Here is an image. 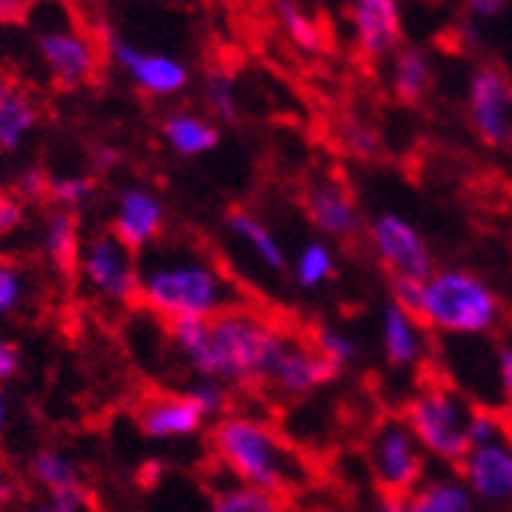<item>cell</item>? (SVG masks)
Instances as JSON below:
<instances>
[{
	"mask_svg": "<svg viewBox=\"0 0 512 512\" xmlns=\"http://www.w3.org/2000/svg\"><path fill=\"white\" fill-rule=\"evenodd\" d=\"M169 338L200 378L243 390L267 384L289 341L270 316L246 304L227 307L209 319H172Z\"/></svg>",
	"mask_w": 512,
	"mask_h": 512,
	"instance_id": "6da1fadb",
	"label": "cell"
},
{
	"mask_svg": "<svg viewBox=\"0 0 512 512\" xmlns=\"http://www.w3.org/2000/svg\"><path fill=\"white\" fill-rule=\"evenodd\" d=\"M138 304L163 319H209L243 304L221 264L194 243H154L138 258Z\"/></svg>",
	"mask_w": 512,
	"mask_h": 512,
	"instance_id": "7a4b0ae2",
	"label": "cell"
},
{
	"mask_svg": "<svg viewBox=\"0 0 512 512\" xmlns=\"http://www.w3.org/2000/svg\"><path fill=\"white\" fill-rule=\"evenodd\" d=\"M209 445L221 467L240 485L289 494L301 482V463L289 442L267 421L252 414H224L209 433Z\"/></svg>",
	"mask_w": 512,
	"mask_h": 512,
	"instance_id": "3957f363",
	"label": "cell"
},
{
	"mask_svg": "<svg viewBox=\"0 0 512 512\" xmlns=\"http://www.w3.org/2000/svg\"><path fill=\"white\" fill-rule=\"evenodd\" d=\"M503 298L488 279L467 267H436L424 279L417 319L427 332L448 338H485L503 322Z\"/></svg>",
	"mask_w": 512,
	"mask_h": 512,
	"instance_id": "277c9868",
	"label": "cell"
},
{
	"mask_svg": "<svg viewBox=\"0 0 512 512\" xmlns=\"http://www.w3.org/2000/svg\"><path fill=\"white\" fill-rule=\"evenodd\" d=\"M25 22L34 34L37 59L56 86L80 89L99 77V40L74 19L65 0H37Z\"/></svg>",
	"mask_w": 512,
	"mask_h": 512,
	"instance_id": "5b68a950",
	"label": "cell"
},
{
	"mask_svg": "<svg viewBox=\"0 0 512 512\" xmlns=\"http://www.w3.org/2000/svg\"><path fill=\"white\" fill-rule=\"evenodd\" d=\"M476 405L457 387L433 381L402 405V424L417 439L427 457L457 467L470 451V421Z\"/></svg>",
	"mask_w": 512,
	"mask_h": 512,
	"instance_id": "8992f818",
	"label": "cell"
},
{
	"mask_svg": "<svg viewBox=\"0 0 512 512\" xmlns=\"http://www.w3.org/2000/svg\"><path fill=\"white\" fill-rule=\"evenodd\" d=\"M368 467L384 494L408 497L427 479V454L408 433L402 417H387V421L371 433Z\"/></svg>",
	"mask_w": 512,
	"mask_h": 512,
	"instance_id": "52a82bcc",
	"label": "cell"
},
{
	"mask_svg": "<svg viewBox=\"0 0 512 512\" xmlns=\"http://www.w3.org/2000/svg\"><path fill=\"white\" fill-rule=\"evenodd\" d=\"M365 240L375 261L393 276L405 279H430L436 270V255L427 237L408 218L396 212H381L365 224Z\"/></svg>",
	"mask_w": 512,
	"mask_h": 512,
	"instance_id": "ba28073f",
	"label": "cell"
},
{
	"mask_svg": "<svg viewBox=\"0 0 512 512\" xmlns=\"http://www.w3.org/2000/svg\"><path fill=\"white\" fill-rule=\"evenodd\" d=\"M77 270L102 301L117 307L138 301V252L129 249L114 230L83 243Z\"/></svg>",
	"mask_w": 512,
	"mask_h": 512,
	"instance_id": "9c48e42d",
	"label": "cell"
},
{
	"mask_svg": "<svg viewBox=\"0 0 512 512\" xmlns=\"http://www.w3.org/2000/svg\"><path fill=\"white\" fill-rule=\"evenodd\" d=\"M470 126L485 148H512V80L494 65L470 77Z\"/></svg>",
	"mask_w": 512,
	"mask_h": 512,
	"instance_id": "30bf717a",
	"label": "cell"
},
{
	"mask_svg": "<svg viewBox=\"0 0 512 512\" xmlns=\"http://www.w3.org/2000/svg\"><path fill=\"white\" fill-rule=\"evenodd\" d=\"M108 56L138 92H145V96H154V99L178 96L191 80V71L181 59L166 56V53H151L145 46H138L120 34L108 37Z\"/></svg>",
	"mask_w": 512,
	"mask_h": 512,
	"instance_id": "8fae6325",
	"label": "cell"
},
{
	"mask_svg": "<svg viewBox=\"0 0 512 512\" xmlns=\"http://www.w3.org/2000/svg\"><path fill=\"white\" fill-rule=\"evenodd\" d=\"M307 221L319 230L322 237L353 243L365 237V215L353 197V191L341 178H316L307 184L301 197Z\"/></svg>",
	"mask_w": 512,
	"mask_h": 512,
	"instance_id": "7c38bea8",
	"label": "cell"
},
{
	"mask_svg": "<svg viewBox=\"0 0 512 512\" xmlns=\"http://www.w3.org/2000/svg\"><path fill=\"white\" fill-rule=\"evenodd\" d=\"M457 476L482 503H512V439L503 433L497 439L470 445V451L457 463Z\"/></svg>",
	"mask_w": 512,
	"mask_h": 512,
	"instance_id": "4fadbf2b",
	"label": "cell"
},
{
	"mask_svg": "<svg viewBox=\"0 0 512 512\" xmlns=\"http://www.w3.org/2000/svg\"><path fill=\"white\" fill-rule=\"evenodd\" d=\"M341 375V368L335 362L325 359L313 341H286L283 353H279L267 387H273V393L286 396V399H301L316 393L319 387L332 384Z\"/></svg>",
	"mask_w": 512,
	"mask_h": 512,
	"instance_id": "5bb4252c",
	"label": "cell"
},
{
	"mask_svg": "<svg viewBox=\"0 0 512 512\" xmlns=\"http://www.w3.org/2000/svg\"><path fill=\"white\" fill-rule=\"evenodd\" d=\"M166 224V209L163 200L145 188V184H129L117 194V206H114V234L135 252H142L148 246L157 243V237L163 234Z\"/></svg>",
	"mask_w": 512,
	"mask_h": 512,
	"instance_id": "9a60e30c",
	"label": "cell"
},
{
	"mask_svg": "<svg viewBox=\"0 0 512 512\" xmlns=\"http://www.w3.org/2000/svg\"><path fill=\"white\" fill-rule=\"evenodd\" d=\"M350 25L359 53L371 62L393 56L402 43L399 0H359L350 7Z\"/></svg>",
	"mask_w": 512,
	"mask_h": 512,
	"instance_id": "2e32d148",
	"label": "cell"
},
{
	"mask_svg": "<svg viewBox=\"0 0 512 512\" xmlns=\"http://www.w3.org/2000/svg\"><path fill=\"white\" fill-rule=\"evenodd\" d=\"M135 421L151 439H184L197 436L206 417L188 393H151L138 402Z\"/></svg>",
	"mask_w": 512,
	"mask_h": 512,
	"instance_id": "e0dca14e",
	"label": "cell"
},
{
	"mask_svg": "<svg viewBox=\"0 0 512 512\" xmlns=\"http://www.w3.org/2000/svg\"><path fill=\"white\" fill-rule=\"evenodd\" d=\"M381 353L390 368H414L427 353V329L421 319L387 301L381 310Z\"/></svg>",
	"mask_w": 512,
	"mask_h": 512,
	"instance_id": "ac0fdd59",
	"label": "cell"
},
{
	"mask_svg": "<svg viewBox=\"0 0 512 512\" xmlns=\"http://www.w3.org/2000/svg\"><path fill=\"white\" fill-rule=\"evenodd\" d=\"M40 108L31 99V92L19 86L13 77L0 74V151L16 154L25 138L37 129Z\"/></svg>",
	"mask_w": 512,
	"mask_h": 512,
	"instance_id": "d6986e66",
	"label": "cell"
},
{
	"mask_svg": "<svg viewBox=\"0 0 512 512\" xmlns=\"http://www.w3.org/2000/svg\"><path fill=\"white\" fill-rule=\"evenodd\" d=\"M160 132H163L166 148L175 151L178 157H203L218 148V126L191 111L169 114Z\"/></svg>",
	"mask_w": 512,
	"mask_h": 512,
	"instance_id": "ffe728a7",
	"label": "cell"
},
{
	"mask_svg": "<svg viewBox=\"0 0 512 512\" xmlns=\"http://www.w3.org/2000/svg\"><path fill=\"white\" fill-rule=\"evenodd\" d=\"M40 249L59 273L77 270L80 261V224L71 209H53L50 218L43 221V234H40Z\"/></svg>",
	"mask_w": 512,
	"mask_h": 512,
	"instance_id": "44dd1931",
	"label": "cell"
},
{
	"mask_svg": "<svg viewBox=\"0 0 512 512\" xmlns=\"http://www.w3.org/2000/svg\"><path fill=\"white\" fill-rule=\"evenodd\" d=\"M227 230L234 234L267 270H273V273H283L286 267H289V258H286V249H283V243L276 240V234L273 230L258 218V215H252V212H246V209H234L227 215Z\"/></svg>",
	"mask_w": 512,
	"mask_h": 512,
	"instance_id": "7402d4cb",
	"label": "cell"
},
{
	"mask_svg": "<svg viewBox=\"0 0 512 512\" xmlns=\"http://www.w3.org/2000/svg\"><path fill=\"white\" fill-rule=\"evenodd\" d=\"M408 512H476V497L460 476H436L408 494Z\"/></svg>",
	"mask_w": 512,
	"mask_h": 512,
	"instance_id": "603a6c76",
	"label": "cell"
},
{
	"mask_svg": "<svg viewBox=\"0 0 512 512\" xmlns=\"http://www.w3.org/2000/svg\"><path fill=\"white\" fill-rule=\"evenodd\" d=\"M433 80V68L427 62V56L414 46H399L393 56V89L399 102L405 105H417L430 89Z\"/></svg>",
	"mask_w": 512,
	"mask_h": 512,
	"instance_id": "cb8c5ba5",
	"label": "cell"
},
{
	"mask_svg": "<svg viewBox=\"0 0 512 512\" xmlns=\"http://www.w3.org/2000/svg\"><path fill=\"white\" fill-rule=\"evenodd\" d=\"M276 19L279 28L286 31V37L304 53H319L325 40H322V25L316 16H310L298 0H276Z\"/></svg>",
	"mask_w": 512,
	"mask_h": 512,
	"instance_id": "d4e9b609",
	"label": "cell"
},
{
	"mask_svg": "<svg viewBox=\"0 0 512 512\" xmlns=\"http://www.w3.org/2000/svg\"><path fill=\"white\" fill-rule=\"evenodd\" d=\"M31 479L46 491H62V488H80L77 463L59 451V448H40L31 457Z\"/></svg>",
	"mask_w": 512,
	"mask_h": 512,
	"instance_id": "484cf974",
	"label": "cell"
},
{
	"mask_svg": "<svg viewBox=\"0 0 512 512\" xmlns=\"http://www.w3.org/2000/svg\"><path fill=\"white\" fill-rule=\"evenodd\" d=\"M338 273V258L335 249L322 240H310L301 246L298 258H295V279L301 289H319Z\"/></svg>",
	"mask_w": 512,
	"mask_h": 512,
	"instance_id": "4316f807",
	"label": "cell"
},
{
	"mask_svg": "<svg viewBox=\"0 0 512 512\" xmlns=\"http://www.w3.org/2000/svg\"><path fill=\"white\" fill-rule=\"evenodd\" d=\"M209 512H286L283 497H276L270 491H258L249 485H230L221 494H215Z\"/></svg>",
	"mask_w": 512,
	"mask_h": 512,
	"instance_id": "83f0119b",
	"label": "cell"
},
{
	"mask_svg": "<svg viewBox=\"0 0 512 512\" xmlns=\"http://www.w3.org/2000/svg\"><path fill=\"white\" fill-rule=\"evenodd\" d=\"M203 96H206V105L209 111L215 114V120L227 123V126H237L240 123V99H237V83L227 71L215 68L206 74V83H203Z\"/></svg>",
	"mask_w": 512,
	"mask_h": 512,
	"instance_id": "f1b7e54d",
	"label": "cell"
},
{
	"mask_svg": "<svg viewBox=\"0 0 512 512\" xmlns=\"http://www.w3.org/2000/svg\"><path fill=\"white\" fill-rule=\"evenodd\" d=\"M92 194H96V181L89 175H46V197L56 203V209H77Z\"/></svg>",
	"mask_w": 512,
	"mask_h": 512,
	"instance_id": "f546056e",
	"label": "cell"
},
{
	"mask_svg": "<svg viewBox=\"0 0 512 512\" xmlns=\"http://www.w3.org/2000/svg\"><path fill=\"white\" fill-rule=\"evenodd\" d=\"M310 341H313V347H316L325 359L335 362L341 371L359 359V344H356V338L347 335L344 329H332V325H322V329L313 332Z\"/></svg>",
	"mask_w": 512,
	"mask_h": 512,
	"instance_id": "4dcf8cb0",
	"label": "cell"
},
{
	"mask_svg": "<svg viewBox=\"0 0 512 512\" xmlns=\"http://www.w3.org/2000/svg\"><path fill=\"white\" fill-rule=\"evenodd\" d=\"M341 148L350 157H356V160H378L381 151H384V142H381V135L371 129L368 123L347 120L341 126Z\"/></svg>",
	"mask_w": 512,
	"mask_h": 512,
	"instance_id": "1f68e13d",
	"label": "cell"
},
{
	"mask_svg": "<svg viewBox=\"0 0 512 512\" xmlns=\"http://www.w3.org/2000/svg\"><path fill=\"white\" fill-rule=\"evenodd\" d=\"M25 298V276L13 261H0V319L19 310Z\"/></svg>",
	"mask_w": 512,
	"mask_h": 512,
	"instance_id": "d6a6232c",
	"label": "cell"
},
{
	"mask_svg": "<svg viewBox=\"0 0 512 512\" xmlns=\"http://www.w3.org/2000/svg\"><path fill=\"white\" fill-rule=\"evenodd\" d=\"M188 396L197 402V408L203 411V417L209 421V417H224L227 414V402H230V396H227V387L224 384H218V381H197L191 390H188Z\"/></svg>",
	"mask_w": 512,
	"mask_h": 512,
	"instance_id": "836d02e7",
	"label": "cell"
},
{
	"mask_svg": "<svg viewBox=\"0 0 512 512\" xmlns=\"http://www.w3.org/2000/svg\"><path fill=\"white\" fill-rule=\"evenodd\" d=\"M89 497L80 488H62V491H46V500L37 506V512H86Z\"/></svg>",
	"mask_w": 512,
	"mask_h": 512,
	"instance_id": "e575fe53",
	"label": "cell"
},
{
	"mask_svg": "<svg viewBox=\"0 0 512 512\" xmlns=\"http://www.w3.org/2000/svg\"><path fill=\"white\" fill-rule=\"evenodd\" d=\"M421 292H424L421 279H405V276H393L390 279V301L399 304L414 319H417V307H421Z\"/></svg>",
	"mask_w": 512,
	"mask_h": 512,
	"instance_id": "d590c367",
	"label": "cell"
},
{
	"mask_svg": "<svg viewBox=\"0 0 512 512\" xmlns=\"http://www.w3.org/2000/svg\"><path fill=\"white\" fill-rule=\"evenodd\" d=\"M25 218V200H19L16 194L0 191V240L10 237L13 230L22 224Z\"/></svg>",
	"mask_w": 512,
	"mask_h": 512,
	"instance_id": "8d00e7d4",
	"label": "cell"
},
{
	"mask_svg": "<svg viewBox=\"0 0 512 512\" xmlns=\"http://www.w3.org/2000/svg\"><path fill=\"white\" fill-rule=\"evenodd\" d=\"M19 200H43L46 197V175L37 172V169H28L22 178H19V191H16Z\"/></svg>",
	"mask_w": 512,
	"mask_h": 512,
	"instance_id": "74e56055",
	"label": "cell"
},
{
	"mask_svg": "<svg viewBox=\"0 0 512 512\" xmlns=\"http://www.w3.org/2000/svg\"><path fill=\"white\" fill-rule=\"evenodd\" d=\"M509 0H463V7L473 19H494L506 10Z\"/></svg>",
	"mask_w": 512,
	"mask_h": 512,
	"instance_id": "f35d334b",
	"label": "cell"
},
{
	"mask_svg": "<svg viewBox=\"0 0 512 512\" xmlns=\"http://www.w3.org/2000/svg\"><path fill=\"white\" fill-rule=\"evenodd\" d=\"M37 0H0V25H10L25 19L34 10Z\"/></svg>",
	"mask_w": 512,
	"mask_h": 512,
	"instance_id": "ab89813d",
	"label": "cell"
},
{
	"mask_svg": "<svg viewBox=\"0 0 512 512\" xmlns=\"http://www.w3.org/2000/svg\"><path fill=\"white\" fill-rule=\"evenodd\" d=\"M497 381L503 387V393L512 396V341L500 347L497 353Z\"/></svg>",
	"mask_w": 512,
	"mask_h": 512,
	"instance_id": "60d3db41",
	"label": "cell"
},
{
	"mask_svg": "<svg viewBox=\"0 0 512 512\" xmlns=\"http://www.w3.org/2000/svg\"><path fill=\"white\" fill-rule=\"evenodd\" d=\"M19 371V350L10 341H0V384L10 381Z\"/></svg>",
	"mask_w": 512,
	"mask_h": 512,
	"instance_id": "b9f144b4",
	"label": "cell"
},
{
	"mask_svg": "<svg viewBox=\"0 0 512 512\" xmlns=\"http://www.w3.org/2000/svg\"><path fill=\"white\" fill-rule=\"evenodd\" d=\"M19 494V482L13 479V473L0 463V506H10Z\"/></svg>",
	"mask_w": 512,
	"mask_h": 512,
	"instance_id": "7bdbcfd3",
	"label": "cell"
},
{
	"mask_svg": "<svg viewBox=\"0 0 512 512\" xmlns=\"http://www.w3.org/2000/svg\"><path fill=\"white\" fill-rule=\"evenodd\" d=\"M375 512H408V497H402V494H384L381 491V497L375 503Z\"/></svg>",
	"mask_w": 512,
	"mask_h": 512,
	"instance_id": "ee69618b",
	"label": "cell"
},
{
	"mask_svg": "<svg viewBox=\"0 0 512 512\" xmlns=\"http://www.w3.org/2000/svg\"><path fill=\"white\" fill-rule=\"evenodd\" d=\"M120 163V154L117 151H111V148H99L96 151V166L99 169H114Z\"/></svg>",
	"mask_w": 512,
	"mask_h": 512,
	"instance_id": "f6af8a7d",
	"label": "cell"
},
{
	"mask_svg": "<svg viewBox=\"0 0 512 512\" xmlns=\"http://www.w3.org/2000/svg\"><path fill=\"white\" fill-rule=\"evenodd\" d=\"M4 427H7V393L4 384H0V436H4Z\"/></svg>",
	"mask_w": 512,
	"mask_h": 512,
	"instance_id": "bcb514c9",
	"label": "cell"
},
{
	"mask_svg": "<svg viewBox=\"0 0 512 512\" xmlns=\"http://www.w3.org/2000/svg\"><path fill=\"white\" fill-rule=\"evenodd\" d=\"M353 4H359V0H350V7H353Z\"/></svg>",
	"mask_w": 512,
	"mask_h": 512,
	"instance_id": "7dc6e473",
	"label": "cell"
}]
</instances>
